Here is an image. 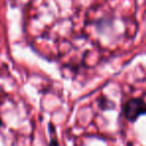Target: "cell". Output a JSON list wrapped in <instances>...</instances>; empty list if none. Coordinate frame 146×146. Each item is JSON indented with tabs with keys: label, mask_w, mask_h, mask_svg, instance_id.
<instances>
[{
	"label": "cell",
	"mask_w": 146,
	"mask_h": 146,
	"mask_svg": "<svg viewBox=\"0 0 146 146\" xmlns=\"http://www.w3.org/2000/svg\"><path fill=\"white\" fill-rule=\"evenodd\" d=\"M122 111L128 121L134 122L138 117L146 114V102L142 98H131L124 104Z\"/></svg>",
	"instance_id": "1"
},
{
	"label": "cell",
	"mask_w": 146,
	"mask_h": 146,
	"mask_svg": "<svg viewBox=\"0 0 146 146\" xmlns=\"http://www.w3.org/2000/svg\"><path fill=\"white\" fill-rule=\"evenodd\" d=\"M98 105H99V107L101 108L102 110H106V109H112V108L114 107V104L112 101H110L108 98L104 97V96H101V97L99 98V100H98Z\"/></svg>",
	"instance_id": "2"
},
{
	"label": "cell",
	"mask_w": 146,
	"mask_h": 146,
	"mask_svg": "<svg viewBox=\"0 0 146 146\" xmlns=\"http://www.w3.org/2000/svg\"><path fill=\"white\" fill-rule=\"evenodd\" d=\"M49 146H59V143H58V141H57L56 137L52 138V139L50 140V142H49Z\"/></svg>",
	"instance_id": "3"
},
{
	"label": "cell",
	"mask_w": 146,
	"mask_h": 146,
	"mask_svg": "<svg viewBox=\"0 0 146 146\" xmlns=\"http://www.w3.org/2000/svg\"><path fill=\"white\" fill-rule=\"evenodd\" d=\"M2 126V119H1V116H0V127Z\"/></svg>",
	"instance_id": "4"
}]
</instances>
